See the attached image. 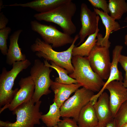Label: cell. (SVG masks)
Returning <instances> with one entry per match:
<instances>
[{
  "label": "cell",
  "mask_w": 127,
  "mask_h": 127,
  "mask_svg": "<svg viewBox=\"0 0 127 127\" xmlns=\"http://www.w3.org/2000/svg\"><path fill=\"white\" fill-rule=\"evenodd\" d=\"M60 108L54 102L50 105L49 110L46 114L42 115L41 119L48 127H53L57 125L61 120Z\"/></svg>",
  "instance_id": "44dd1931"
},
{
  "label": "cell",
  "mask_w": 127,
  "mask_h": 127,
  "mask_svg": "<svg viewBox=\"0 0 127 127\" xmlns=\"http://www.w3.org/2000/svg\"><path fill=\"white\" fill-rule=\"evenodd\" d=\"M80 87L78 83L65 84L53 81L50 87L55 94L53 102L60 108L70 95Z\"/></svg>",
  "instance_id": "2e32d148"
},
{
  "label": "cell",
  "mask_w": 127,
  "mask_h": 127,
  "mask_svg": "<svg viewBox=\"0 0 127 127\" xmlns=\"http://www.w3.org/2000/svg\"><path fill=\"white\" fill-rule=\"evenodd\" d=\"M88 1L93 7L96 8H101L104 13H109L108 4L105 0H88Z\"/></svg>",
  "instance_id": "484cf974"
},
{
  "label": "cell",
  "mask_w": 127,
  "mask_h": 127,
  "mask_svg": "<svg viewBox=\"0 0 127 127\" xmlns=\"http://www.w3.org/2000/svg\"><path fill=\"white\" fill-rule=\"evenodd\" d=\"M109 48L96 44L87 57L92 70L103 80H107L110 74L111 62Z\"/></svg>",
  "instance_id": "9c48e42d"
},
{
  "label": "cell",
  "mask_w": 127,
  "mask_h": 127,
  "mask_svg": "<svg viewBox=\"0 0 127 127\" xmlns=\"http://www.w3.org/2000/svg\"><path fill=\"white\" fill-rule=\"evenodd\" d=\"M3 2L2 0H0V11H1V9L3 8L5 6L3 4Z\"/></svg>",
  "instance_id": "d6a6232c"
},
{
  "label": "cell",
  "mask_w": 127,
  "mask_h": 127,
  "mask_svg": "<svg viewBox=\"0 0 127 127\" xmlns=\"http://www.w3.org/2000/svg\"><path fill=\"white\" fill-rule=\"evenodd\" d=\"M79 38L78 34L74 38L70 46L66 50L58 52L54 50L52 45L45 42L40 39L37 38L34 42L30 47L31 51L35 53L36 56L39 58H43L47 61H50L56 65L66 69L69 74L74 70L71 63L72 51L75 46V44Z\"/></svg>",
  "instance_id": "6da1fadb"
},
{
  "label": "cell",
  "mask_w": 127,
  "mask_h": 127,
  "mask_svg": "<svg viewBox=\"0 0 127 127\" xmlns=\"http://www.w3.org/2000/svg\"><path fill=\"white\" fill-rule=\"evenodd\" d=\"M44 60V63L45 66L54 69L58 73L59 77L55 78V82L59 83L65 84L78 83L75 79L69 76L68 75L69 73L66 69L56 65L52 62L51 61L50 64L47 61Z\"/></svg>",
  "instance_id": "603a6c76"
},
{
  "label": "cell",
  "mask_w": 127,
  "mask_h": 127,
  "mask_svg": "<svg viewBox=\"0 0 127 127\" xmlns=\"http://www.w3.org/2000/svg\"><path fill=\"white\" fill-rule=\"evenodd\" d=\"M119 63L125 71H127V56L121 55Z\"/></svg>",
  "instance_id": "f1b7e54d"
},
{
  "label": "cell",
  "mask_w": 127,
  "mask_h": 127,
  "mask_svg": "<svg viewBox=\"0 0 127 127\" xmlns=\"http://www.w3.org/2000/svg\"><path fill=\"white\" fill-rule=\"evenodd\" d=\"M108 2L110 16L115 20H120L127 12V3L125 0H109Z\"/></svg>",
  "instance_id": "7402d4cb"
},
{
  "label": "cell",
  "mask_w": 127,
  "mask_h": 127,
  "mask_svg": "<svg viewBox=\"0 0 127 127\" xmlns=\"http://www.w3.org/2000/svg\"><path fill=\"white\" fill-rule=\"evenodd\" d=\"M80 16L81 27L78 34L79 41L76 46L83 43L86 37L95 33L99 19V16L84 3L81 5Z\"/></svg>",
  "instance_id": "30bf717a"
},
{
  "label": "cell",
  "mask_w": 127,
  "mask_h": 127,
  "mask_svg": "<svg viewBox=\"0 0 127 127\" xmlns=\"http://www.w3.org/2000/svg\"><path fill=\"white\" fill-rule=\"evenodd\" d=\"M77 10L75 4L71 0L48 12L34 14L36 19L52 22L58 25L63 32L70 36L75 34L76 28L72 20Z\"/></svg>",
  "instance_id": "7a4b0ae2"
},
{
  "label": "cell",
  "mask_w": 127,
  "mask_h": 127,
  "mask_svg": "<svg viewBox=\"0 0 127 127\" xmlns=\"http://www.w3.org/2000/svg\"><path fill=\"white\" fill-rule=\"evenodd\" d=\"M11 31V29L9 27L0 29V50L1 53L4 56H6L8 52L7 41Z\"/></svg>",
  "instance_id": "d4e9b609"
},
{
  "label": "cell",
  "mask_w": 127,
  "mask_h": 127,
  "mask_svg": "<svg viewBox=\"0 0 127 127\" xmlns=\"http://www.w3.org/2000/svg\"><path fill=\"white\" fill-rule=\"evenodd\" d=\"M94 10L96 14L100 17L106 29V33L104 37H102L101 35L98 34L96 44L109 48L111 44L109 40L110 34L113 31H117L120 29V25L108 14L97 8H94Z\"/></svg>",
  "instance_id": "5bb4252c"
},
{
  "label": "cell",
  "mask_w": 127,
  "mask_h": 127,
  "mask_svg": "<svg viewBox=\"0 0 127 127\" xmlns=\"http://www.w3.org/2000/svg\"><path fill=\"white\" fill-rule=\"evenodd\" d=\"M96 127H98L97 126Z\"/></svg>",
  "instance_id": "d590c367"
},
{
  "label": "cell",
  "mask_w": 127,
  "mask_h": 127,
  "mask_svg": "<svg viewBox=\"0 0 127 127\" xmlns=\"http://www.w3.org/2000/svg\"><path fill=\"white\" fill-rule=\"evenodd\" d=\"M8 22V20L3 12L0 13V29L6 27Z\"/></svg>",
  "instance_id": "83f0119b"
},
{
  "label": "cell",
  "mask_w": 127,
  "mask_h": 127,
  "mask_svg": "<svg viewBox=\"0 0 127 127\" xmlns=\"http://www.w3.org/2000/svg\"><path fill=\"white\" fill-rule=\"evenodd\" d=\"M99 31L98 27L95 33L89 36L84 42L79 46H75L72 50V56H88L96 44V37Z\"/></svg>",
  "instance_id": "ffe728a7"
},
{
  "label": "cell",
  "mask_w": 127,
  "mask_h": 127,
  "mask_svg": "<svg viewBox=\"0 0 127 127\" xmlns=\"http://www.w3.org/2000/svg\"><path fill=\"white\" fill-rule=\"evenodd\" d=\"M52 71V68L45 66L40 60H35L30 71V76L35 85L32 99L35 103L39 101L43 95H47L51 92L49 88L53 81L50 77Z\"/></svg>",
  "instance_id": "8992f818"
},
{
  "label": "cell",
  "mask_w": 127,
  "mask_h": 127,
  "mask_svg": "<svg viewBox=\"0 0 127 127\" xmlns=\"http://www.w3.org/2000/svg\"><path fill=\"white\" fill-rule=\"evenodd\" d=\"M77 122L73 119L69 118H63L62 120L58 123L59 127H79L77 124Z\"/></svg>",
  "instance_id": "4316f807"
},
{
  "label": "cell",
  "mask_w": 127,
  "mask_h": 127,
  "mask_svg": "<svg viewBox=\"0 0 127 127\" xmlns=\"http://www.w3.org/2000/svg\"><path fill=\"white\" fill-rule=\"evenodd\" d=\"M77 123L79 127H96L98 126V120L93 105L90 102L81 109Z\"/></svg>",
  "instance_id": "d6986e66"
},
{
  "label": "cell",
  "mask_w": 127,
  "mask_h": 127,
  "mask_svg": "<svg viewBox=\"0 0 127 127\" xmlns=\"http://www.w3.org/2000/svg\"><path fill=\"white\" fill-rule=\"evenodd\" d=\"M71 63L74 70L69 74V76L75 79L83 87L93 92H98L105 82L92 70L87 57L73 56Z\"/></svg>",
  "instance_id": "3957f363"
},
{
  "label": "cell",
  "mask_w": 127,
  "mask_h": 127,
  "mask_svg": "<svg viewBox=\"0 0 127 127\" xmlns=\"http://www.w3.org/2000/svg\"><path fill=\"white\" fill-rule=\"evenodd\" d=\"M105 89L109 92V105L114 118L120 106L127 100V89L122 81L115 80L109 83Z\"/></svg>",
  "instance_id": "7c38bea8"
},
{
  "label": "cell",
  "mask_w": 127,
  "mask_h": 127,
  "mask_svg": "<svg viewBox=\"0 0 127 127\" xmlns=\"http://www.w3.org/2000/svg\"><path fill=\"white\" fill-rule=\"evenodd\" d=\"M121 127H127V123Z\"/></svg>",
  "instance_id": "836d02e7"
},
{
  "label": "cell",
  "mask_w": 127,
  "mask_h": 127,
  "mask_svg": "<svg viewBox=\"0 0 127 127\" xmlns=\"http://www.w3.org/2000/svg\"><path fill=\"white\" fill-rule=\"evenodd\" d=\"M68 0H35L24 3H16L5 5L7 6H20L30 8L39 12L50 11L67 2Z\"/></svg>",
  "instance_id": "ac0fdd59"
},
{
  "label": "cell",
  "mask_w": 127,
  "mask_h": 127,
  "mask_svg": "<svg viewBox=\"0 0 127 127\" xmlns=\"http://www.w3.org/2000/svg\"><path fill=\"white\" fill-rule=\"evenodd\" d=\"M123 48L122 46L118 45L116 46L113 49L109 77L101 90L93 96L92 98L95 101L98 100L100 95L104 92L107 86L110 82L115 80L122 81L123 77L121 73L118 69V64Z\"/></svg>",
  "instance_id": "9a60e30c"
},
{
  "label": "cell",
  "mask_w": 127,
  "mask_h": 127,
  "mask_svg": "<svg viewBox=\"0 0 127 127\" xmlns=\"http://www.w3.org/2000/svg\"><path fill=\"white\" fill-rule=\"evenodd\" d=\"M94 95V92L83 87L78 89L60 108L61 117H72L77 122L81 109Z\"/></svg>",
  "instance_id": "ba28073f"
},
{
  "label": "cell",
  "mask_w": 127,
  "mask_h": 127,
  "mask_svg": "<svg viewBox=\"0 0 127 127\" xmlns=\"http://www.w3.org/2000/svg\"><path fill=\"white\" fill-rule=\"evenodd\" d=\"M30 24L32 29L38 33L45 42L52 44L53 48L71 44L74 40L71 36L60 31L51 25L42 24L35 20L31 21Z\"/></svg>",
  "instance_id": "52a82bcc"
},
{
  "label": "cell",
  "mask_w": 127,
  "mask_h": 127,
  "mask_svg": "<svg viewBox=\"0 0 127 127\" xmlns=\"http://www.w3.org/2000/svg\"><path fill=\"white\" fill-rule=\"evenodd\" d=\"M41 127H44V126H42ZM53 127H58V126L57 125Z\"/></svg>",
  "instance_id": "e575fe53"
},
{
  "label": "cell",
  "mask_w": 127,
  "mask_h": 127,
  "mask_svg": "<svg viewBox=\"0 0 127 127\" xmlns=\"http://www.w3.org/2000/svg\"><path fill=\"white\" fill-rule=\"evenodd\" d=\"M125 20L127 22V16ZM126 27H127V25ZM124 44L127 46V34L125 35L124 37Z\"/></svg>",
  "instance_id": "1f68e13d"
},
{
  "label": "cell",
  "mask_w": 127,
  "mask_h": 127,
  "mask_svg": "<svg viewBox=\"0 0 127 127\" xmlns=\"http://www.w3.org/2000/svg\"></svg>",
  "instance_id": "8d00e7d4"
},
{
  "label": "cell",
  "mask_w": 127,
  "mask_h": 127,
  "mask_svg": "<svg viewBox=\"0 0 127 127\" xmlns=\"http://www.w3.org/2000/svg\"><path fill=\"white\" fill-rule=\"evenodd\" d=\"M22 31V29H18L10 36L9 48L6 56V63L9 65H12L16 62L24 61L27 59L25 55L22 53L18 44L19 36Z\"/></svg>",
  "instance_id": "e0dca14e"
},
{
  "label": "cell",
  "mask_w": 127,
  "mask_h": 127,
  "mask_svg": "<svg viewBox=\"0 0 127 127\" xmlns=\"http://www.w3.org/2000/svg\"><path fill=\"white\" fill-rule=\"evenodd\" d=\"M93 106L98 120V127H106L114 119L110 107L108 94L106 92H103Z\"/></svg>",
  "instance_id": "4fadbf2b"
},
{
  "label": "cell",
  "mask_w": 127,
  "mask_h": 127,
  "mask_svg": "<svg viewBox=\"0 0 127 127\" xmlns=\"http://www.w3.org/2000/svg\"><path fill=\"white\" fill-rule=\"evenodd\" d=\"M113 119L116 127H121L127 123V100L120 106Z\"/></svg>",
  "instance_id": "cb8c5ba5"
},
{
  "label": "cell",
  "mask_w": 127,
  "mask_h": 127,
  "mask_svg": "<svg viewBox=\"0 0 127 127\" xmlns=\"http://www.w3.org/2000/svg\"><path fill=\"white\" fill-rule=\"evenodd\" d=\"M123 82L124 86L127 88V71H125L123 81Z\"/></svg>",
  "instance_id": "4dcf8cb0"
},
{
  "label": "cell",
  "mask_w": 127,
  "mask_h": 127,
  "mask_svg": "<svg viewBox=\"0 0 127 127\" xmlns=\"http://www.w3.org/2000/svg\"><path fill=\"white\" fill-rule=\"evenodd\" d=\"M106 127H116L114 119L108 123Z\"/></svg>",
  "instance_id": "f546056e"
},
{
  "label": "cell",
  "mask_w": 127,
  "mask_h": 127,
  "mask_svg": "<svg viewBox=\"0 0 127 127\" xmlns=\"http://www.w3.org/2000/svg\"><path fill=\"white\" fill-rule=\"evenodd\" d=\"M19 89L10 103L5 108L11 111L21 104L32 99L35 90V85L30 75L21 78Z\"/></svg>",
  "instance_id": "8fae6325"
},
{
  "label": "cell",
  "mask_w": 127,
  "mask_h": 127,
  "mask_svg": "<svg viewBox=\"0 0 127 127\" xmlns=\"http://www.w3.org/2000/svg\"><path fill=\"white\" fill-rule=\"evenodd\" d=\"M42 102L39 100L35 103L32 99L20 105L12 111L16 115L14 122L0 120V127H34L40 125L42 112L40 108Z\"/></svg>",
  "instance_id": "5b68a950"
},
{
  "label": "cell",
  "mask_w": 127,
  "mask_h": 127,
  "mask_svg": "<svg viewBox=\"0 0 127 127\" xmlns=\"http://www.w3.org/2000/svg\"><path fill=\"white\" fill-rule=\"evenodd\" d=\"M31 63L28 60L16 62L12 65V68L8 71L3 67L0 75V107L1 113L11 102L19 89H12L15 79L17 75L24 70L28 68Z\"/></svg>",
  "instance_id": "277c9868"
}]
</instances>
